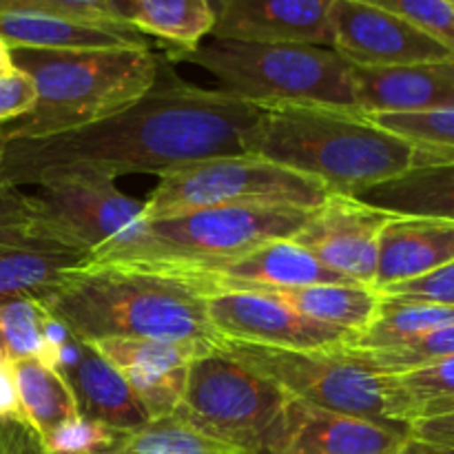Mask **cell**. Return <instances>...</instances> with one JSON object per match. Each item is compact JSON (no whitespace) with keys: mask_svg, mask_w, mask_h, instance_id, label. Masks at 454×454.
<instances>
[{"mask_svg":"<svg viewBox=\"0 0 454 454\" xmlns=\"http://www.w3.org/2000/svg\"><path fill=\"white\" fill-rule=\"evenodd\" d=\"M264 109L224 89L155 82L118 114L38 140H4L0 186L34 184L51 168H93L109 176L155 173L251 153Z\"/></svg>","mask_w":454,"mask_h":454,"instance_id":"obj_1","label":"cell"},{"mask_svg":"<svg viewBox=\"0 0 454 454\" xmlns=\"http://www.w3.org/2000/svg\"><path fill=\"white\" fill-rule=\"evenodd\" d=\"M40 301L75 337L91 344L109 337L207 348L222 344L208 322L207 295L176 275L87 262Z\"/></svg>","mask_w":454,"mask_h":454,"instance_id":"obj_2","label":"cell"},{"mask_svg":"<svg viewBox=\"0 0 454 454\" xmlns=\"http://www.w3.org/2000/svg\"><path fill=\"white\" fill-rule=\"evenodd\" d=\"M251 153L344 195H357L430 164L424 149L381 129L368 115L319 105L264 109Z\"/></svg>","mask_w":454,"mask_h":454,"instance_id":"obj_3","label":"cell"},{"mask_svg":"<svg viewBox=\"0 0 454 454\" xmlns=\"http://www.w3.org/2000/svg\"><path fill=\"white\" fill-rule=\"evenodd\" d=\"M12 58L34 80L35 105L0 127L4 140H38L109 118L146 96L162 69L151 47L12 49Z\"/></svg>","mask_w":454,"mask_h":454,"instance_id":"obj_4","label":"cell"},{"mask_svg":"<svg viewBox=\"0 0 454 454\" xmlns=\"http://www.w3.org/2000/svg\"><path fill=\"white\" fill-rule=\"evenodd\" d=\"M168 58L202 67L224 91L262 109L319 105L357 111L353 67L331 47L208 35L191 51Z\"/></svg>","mask_w":454,"mask_h":454,"instance_id":"obj_5","label":"cell"},{"mask_svg":"<svg viewBox=\"0 0 454 454\" xmlns=\"http://www.w3.org/2000/svg\"><path fill=\"white\" fill-rule=\"evenodd\" d=\"M309 213L293 207H215L177 213L145 222L136 238L89 262L186 278L273 239H291Z\"/></svg>","mask_w":454,"mask_h":454,"instance_id":"obj_6","label":"cell"},{"mask_svg":"<svg viewBox=\"0 0 454 454\" xmlns=\"http://www.w3.org/2000/svg\"><path fill=\"white\" fill-rule=\"evenodd\" d=\"M291 402L279 386L215 346L193 359L173 415L242 454H269Z\"/></svg>","mask_w":454,"mask_h":454,"instance_id":"obj_7","label":"cell"},{"mask_svg":"<svg viewBox=\"0 0 454 454\" xmlns=\"http://www.w3.org/2000/svg\"><path fill=\"white\" fill-rule=\"evenodd\" d=\"M331 191L319 180L253 153L220 155L160 176L145 222L215 207H293L313 211Z\"/></svg>","mask_w":454,"mask_h":454,"instance_id":"obj_8","label":"cell"},{"mask_svg":"<svg viewBox=\"0 0 454 454\" xmlns=\"http://www.w3.org/2000/svg\"><path fill=\"white\" fill-rule=\"evenodd\" d=\"M118 177L93 168H51L34 180V229L47 238L105 255L145 226V200L118 186ZM89 257V260H91Z\"/></svg>","mask_w":454,"mask_h":454,"instance_id":"obj_9","label":"cell"},{"mask_svg":"<svg viewBox=\"0 0 454 454\" xmlns=\"http://www.w3.org/2000/svg\"><path fill=\"white\" fill-rule=\"evenodd\" d=\"M220 346L279 386L293 402L364 419L393 421L384 375L362 362L348 346L322 350L266 348L242 341H222Z\"/></svg>","mask_w":454,"mask_h":454,"instance_id":"obj_10","label":"cell"},{"mask_svg":"<svg viewBox=\"0 0 454 454\" xmlns=\"http://www.w3.org/2000/svg\"><path fill=\"white\" fill-rule=\"evenodd\" d=\"M207 313L222 341L288 350L344 348L355 335L304 317L264 291H222L207 297Z\"/></svg>","mask_w":454,"mask_h":454,"instance_id":"obj_11","label":"cell"},{"mask_svg":"<svg viewBox=\"0 0 454 454\" xmlns=\"http://www.w3.org/2000/svg\"><path fill=\"white\" fill-rule=\"evenodd\" d=\"M390 217L353 195L328 193L291 239L341 278L375 288L380 235Z\"/></svg>","mask_w":454,"mask_h":454,"instance_id":"obj_12","label":"cell"},{"mask_svg":"<svg viewBox=\"0 0 454 454\" xmlns=\"http://www.w3.org/2000/svg\"><path fill=\"white\" fill-rule=\"evenodd\" d=\"M47 366L65 377L75 395L80 415L102 421L118 433H131L149 424V415L118 368L51 313L47 319Z\"/></svg>","mask_w":454,"mask_h":454,"instance_id":"obj_13","label":"cell"},{"mask_svg":"<svg viewBox=\"0 0 454 454\" xmlns=\"http://www.w3.org/2000/svg\"><path fill=\"white\" fill-rule=\"evenodd\" d=\"M333 49L357 69L419 65L454 58L397 13L359 0H333Z\"/></svg>","mask_w":454,"mask_h":454,"instance_id":"obj_14","label":"cell"},{"mask_svg":"<svg viewBox=\"0 0 454 454\" xmlns=\"http://www.w3.org/2000/svg\"><path fill=\"white\" fill-rule=\"evenodd\" d=\"M412 439L395 421L364 419L291 402L269 454H395Z\"/></svg>","mask_w":454,"mask_h":454,"instance_id":"obj_15","label":"cell"},{"mask_svg":"<svg viewBox=\"0 0 454 454\" xmlns=\"http://www.w3.org/2000/svg\"><path fill=\"white\" fill-rule=\"evenodd\" d=\"M91 344V341H89ZM98 350L114 364L127 380L149 419L168 417L184 397L189 368L207 346L164 340H109L93 341Z\"/></svg>","mask_w":454,"mask_h":454,"instance_id":"obj_16","label":"cell"},{"mask_svg":"<svg viewBox=\"0 0 454 454\" xmlns=\"http://www.w3.org/2000/svg\"><path fill=\"white\" fill-rule=\"evenodd\" d=\"M182 279L195 284L207 297L222 291H275L310 284L350 282L326 269L293 239H273L235 260Z\"/></svg>","mask_w":454,"mask_h":454,"instance_id":"obj_17","label":"cell"},{"mask_svg":"<svg viewBox=\"0 0 454 454\" xmlns=\"http://www.w3.org/2000/svg\"><path fill=\"white\" fill-rule=\"evenodd\" d=\"M333 0H224L213 38L333 49Z\"/></svg>","mask_w":454,"mask_h":454,"instance_id":"obj_18","label":"cell"},{"mask_svg":"<svg viewBox=\"0 0 454 454\" xmlns=\"http://www.w3.org/2000/svg\"><path fill=\"white\" fill-rule=\"evenodd\" d=\"M357 111L375 114H421L454 106V58L388 69L353 67Z\"/></svg>","mask_w":454,"mask_h":454,"instance_id":"obj_19","label":"cell"},{"mask_svg":"<svg viewBox=\"0 0 454 454\" xmlns=\"http://www.w3.org/2000/svg\"><path fill=\"white\" fill-rule=\"evenodd\" d=\"M0 38L9 49L151 47L131 25L29 7H0Z\"/></svg>","mask_w":454,"mask_h":454,"instance_id":"obj_20","label":"cell"},{"mask_svg":"<svg viewBox=\"0 0 454 454\" xmlns=\"http://www.w3.org/2000/svg\"><path fill=\"white\" fill-rule=\"evenodd\" d=\"M454 262V220L393 215L380 235L375 291L428 275Z\"/></svg>","mask_w":454,"mask_h":454,"instance_id":"obj_21","label":"cell"},{"mask_svg":"<svg viewBox=\"0 0 454 454\" xmlns=\"http://www.w3.org/2000/svg\"><path fill=\"white\" fill-rule=\"evenodd\" d=\"M89 253L34 231L20 242L0 248V304L43 300L71 270L82 269Z\"/></svg>","mask_w":454,"mask_h":454,"instance_id":"obj_22","label":"cell"},{"mask_svg":"<svg viewBox=\"0 0 454 454\" xmlns=\"http://www.w3.org/2000/svg\"><path fill=\"white\" fill-rule=\"evenodd\" d=\"M353 198L390 215L454 220V162L415 167Z\"/></svg>","mask_w":454,"mask_h":454,"instance_id":"obj_23","label":"cell"},{"mask_svg":"<svg viewBox=\"0 0 454 454\" xmlns=\"http://www.w3.org/2000/svg\"><path fill=\"white\" fill-rule=\"evenodd\" d=\"M264 293L275 295L304 317L348 331L355 337L371 326L381 301V295L375 288L355 282L310 284V286L275 288Z\"/></svg>","mask_w":454,"mask_h":454,"instance_id":"obj_24","label":"cell"},{"mask_svg":"<svg viewBox=\"0 0 454 454\" xmlns=\"http://www.w3.org/2000/svg\"><path fill=\"white\" fill-rule=\"evenodd\" d=\"M124 18L142 35H153L168 53L191 51L202 44L215 27L208 0H122Z\"/></svg>","mask_w":454,"mask_h":454,"instance_id":"obj_25","label":"cell"},{"mask_svg":"<svg viewBox=\"0 0 454 454\" xmlns=\"http://www.w3.org/2000/svg\"><path fill=\"white\" fill-rule=\"evenodd\" d=\"M390 419L411 428L428 417L454 412V355L415 371L384 375Z\"/></svg>","mask_w":454,"mask_h":454,"instance_id":"obj_26","label":"cell"},{"mask_svg":"<svg viewBox=\"0 0 454 454\" xmlns=\"http://www.w3.org/2000/svg\"><path fill=\"white\" fill-rule=\"evenodd\" d=\"M454 324V306L433 304V301L397 300L381 295L380 310L366 331L359 333L350 348L386 350L411 344L430 333Z\"/></svg>","mask_w":454,"mask_h":454,"instance_id":"obj_27","label":"cell"},{"mask_svg":"<svg viewBox=\"0 0 454 454\" xmlns=\"http://www.w3.org/2000/svg\"><path fill=\"white\" fill-rule=\"evenodd\" d=\"M13 372L25 424L38 434L40 442L58 426L80 415L74 390L56 368L38 359H27L13 364Z\"/></svg>","mask_w":454,"mask_h":454,"instance_id":"obj_28","label":"cell"},{"mask_svg":"<svg viewBox=\"0 0 454 454\" xmlns=\"http://www.w3.org/2000/svg\"><path fill=\"white\" fill-rule=\"evenodd\" d=\"M106 454H242L208 434L200 433L180 417L151 419L142 428L122 433Z\"/></svg>","mask_w":454,"mask_h":454,"instance_id":"obj_29","label":"cell"},{"mask_svg":"<svg viewBox=\"0 0 454 454\" xmlns=\"http://www.w3.org/2000/svg\"><path fill=\"white\" fill-rule=\"evenodd\" d=\"M49 310L40 300H12L0 304V362L18 364L27 359L49 362Z\"/></svg>","mask_w":454,"mask_h":454,"instance_id":"obj_30","label":"cell"},{"mask_svg":"<svg viewBox=\"0 0 454 454\" xmlns=\"http://www.w3.org/2000/svg\"><path fill=\"white\" fill-rule=\"evenodd\" d=\"M368 118L424 149L430 155V164L454 162V106L421 114H375Z\"/></svg>","mask_w":454,"mask_h":454,"instance_id":"obj_31","label":"cell"},{"mask_svg":"<svg viewBox=\"0 0 454 454\" xmlns=\"http://www.w3.org/2000/svg\"><path fill=\"white\" fill-rule=\"evenodd\" d=\"M350 348V346H348ZM353 350L362 362L375 368L381 375H397V372L415 371V368L426 366V364L439 362L443 357L454 355V324L443 326L421 340L411 341V344L395 346L386 350Z\"/></svg>","mask_w":454,"mask_h":454,"instance_id":"obj_32","label":"cell"},{"mask_svg":"<svg viewBox=\"0 0 454 454\" xmlns=\"http://www.w3.org/2000/svg\"><path fill=\"white\" fill-rule=\"evenodd\" d=\"M120 437L122 433L102 421L78 415L49 433L43 439V446L47 454H106Z\"/></svg>","mask_w":454,"mask_h":454,"instance_id":"obj_33","label":"cell"},{"mask_svg":"<svg viewBox=\"0 0 454 454\" xmlns=\"http://www.w3.org/2000/svg\"><path fill=\"white\" fill-rule=\"evenodd\" d=\"M375 4L386 12L415 25L433 40L448 49L454 56V7L448 0H359Z\"/></svg>","mask_w":454,"mask_h":454,"instance_id":"obj_34","label":"cell"},{"mask_svg":"<svg viewBox=\"0 0 454 454\" xmlns=\"http://www.w3.org/2000/svg\"><path fill=\"white\" fill-rule=\"evenodd\" d=\"M380 295L454 306V262L433 270V273L411 279V282L393 284V286L381 288Z\"/></svg>","mask_w":454,"mask_h":454,"instance_id":"obj_35","label":"cell"},{"mask_svg":"<svg viewBox=\"0 0 454 454\" xmlns=\"http://www.w3.org/2000/svg\"><path fill=\"white\" fill-rule=\"evenodd\" d=\"M34 200L16 186H0V248L34 233Z\"/></svg>","mask_w":454,"mask_h":454,"instance_id":"obj_36","label":"cell"},{"mask_svg":"<svg viewBox=\"0 0 454 454\" xmlns=\"http://www.w3.org/2000/svg\"><path fill=\"white\" fill-rule=\"evenodd\" d=\"M0 7L47 9V12L75 13V16L96 18V20L129 25L124 18L122 0H0Z\"/></svg>","mask_w":454,"mask_h":454,"instance_id":"obj_37","label":"cell"},{"mask_svg":"<svg viewBox=\"0 0 454 454\" xmlns=\"http://www.w3.org/2000/svg\"><path fill=\"white\" fill-rule=\"evenodd\" d=\"M35 105V84L25 71L13 69L0 78V127L20 120Z\"/></svg>","mask_w":454,"mask_h":454,"instance_id":"obj_38","label":"cell"},{"mask_svg":"<svg viewBox=\"0 0 454 454\" xmlns=\"http://www.w3.org/2000/svg\"><path fill=\"white\" fill-rule=\"evenodd\" d=\"M411 434L426 446L454 448V412L415 421L411 424Z\"/></svg>","mask_w":454,"mask_h":454,"instance_id":"obj_39","label":"cell"},{"mask_svg":"<svg viewBox=\"0 0 454 454\" xmlns=\"http://www.w3.org/2000/svg\"><path fill=\"white\" fill-rule=\"evenodd\" d=\"M12 421L25 424V417H22L13 366L12 364L0 362V424H12Z\"/></svg>","mask_w":454,"mask_h":454,"instance_id":"obj_40","label":"cell"},{"mask_svg":"<svg viewBox=\"0 0 454 454\" xmlns=\"http://www.w3.org/2000/svg\"><path fill=\"white\" fill-rule=\"evenodd\" d=\"M4 454H47L38 434L20 421L3 424Z\"/></svg>","mask_w":454,"mask_h":454,"instance_id":"obj_41","label":"cell"},{"mask_svg":"<svg viewBox=\"0 0 454 454\" xmlns=\"http://www.w3.org/2000/svg\"><path fill=\"white\" fill-rule=\"evenodd\" d=\"M13 69H16V67H13L12 49H9V44L0 38V78L7 74H12Z\"/></svg>","mask_w":454,"mask_h":454,"instance_id":"obj_42","label":"cell"},{"mask_svg":"<svg viewBox=\"0 0 454 454\" xmlns=\"http://www.w3.org/2000/svg\"><path fill=\"white\" fill-rule=\"evenodd\" d=\"M395 454H439V452L434 450V448L426 446V443L417 442V439H411V442H408L402 450L395 452Z\"/></svg>","mask_w":454,"mask_h":454,"instance_id":"obj_43","label":"cell"},{"mask_svg":"<svg viewBox=\"0 0 454 454\" xmlns=\"http://www.w3.org/2000/svg\"><path fill=\"white\" fill-rule=\"evenodd\" d=\"M3 155H4V137H3V129H0V167H3Z\"/></svg>","mask_w":454,"mask_h":454,"instance_id":"obj_44","label":"cell"},{"mask_svg":"<svg viewBox=\"0 0 454 454\" xmlns=\"http://www.w3.org/2000/svg\"><path fill=\"white\" fill-rule=\"evenodd\" d=\"M208 3H211L213 12H215V16H217V12H220V7H222V3H224V0H208Z\"/></svg>","mask_w":454,"mask_h":454,"instance_id":"obj_45","label":"cell"},{"mask_svg":"<svg viewBox=\"0 0 454 454\" xmlns=\"http://www.w3.org/2000/svg\"><path fill=\"white\" fill-rule=\"evenodd\" d=\"M0 454H4V433H3V424H0Z\"/></svg>","mask_w":454,"mask_h":454,"instance_id":"obj_46","label":"cell"},{"mask_svg":"<svg viewBox=\"0 0 454 454\" xmlns=\"http://www.w3.org/2000/svg\"><path fill=\"white\" fill-rule=\"evenodd\" d=\"M433 448V446H430ZM434 450H437L439 454H454V448H434Z\"/></svg>","mask_w":454,"mask_h":454,"instance_id":"obj_47","label":"cell"},{"mask_svg":"<svg viewBox=\"0 0 454 454\" xmlns=\"http://www.w3.org/2000/svg\"><path fill=\"white\" fill-rule=\"evenodd\" d=\"M448 3H450V4H452V7H454V0H448Z\"/></svg>","mask_w":454,"mask_h":454,"instance_id":"obj_48","label":"cell"}]
</instances>
